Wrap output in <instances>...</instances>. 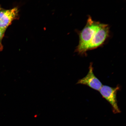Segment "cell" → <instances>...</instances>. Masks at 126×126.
<instances>
[{"label": "cell", "mask_w": 126, "mask_h": 126, "mask_svg": "<svg viewBox=\"0 0 126 126\" xmlns=\"http://www.w3.org/2000/svg\"><path fill=\"white\" fill-rule=\"evenodd\" d=\"M1 45V44L0 43V47Z\"/></svg>", "instance_id": "7"}, {"label": "cell", "mask_w": 126, "mask_h": 126, "mask_svg": "<svg viewBox=\"0 0 126 126\" xmlns=\"http://www.w3.org/2000/svg\"><path fill=\"white\" fill-rule=\"evenodd\" d=\"M77 83L85 85L94 90L99 91L102 86L101 82L94 74L92 63L90 65L87 74L84 78L79 80Z\"/></svg>", "instance_id": "5"}, {"label": "cell", "mask_w": 126, "mask_h": 126, "mask_svg": "<svg viewBox=\"0 0 126 126\" xmlns=\"http://www.w3.org/2000/svg\"><path fill=\"white\" fill-rule=\"evenodd\" d=\"M120 89L119 86L113 88L102 85L99 91L102 97L111 105L113 112L115 114L121 112L118 106L116 97L117 92Z\"/></svg>", "instance_id": "3"}, {"label": "cell", "mask_w": 126, "mask_h": 126, "mask_svg": "<svg viewBox=\"0 0 126 126\" xmlns=\"http://www.w3.org/2000/svg\"><path fill=\"white\" fill-rule=\"evenodd\" d=\"M6 30L0 28V41L1 40L4 35Z\"/></svg>", "instance_id": "6"}, {"label": "cell", "mask_w": 126, "mask_h": 126, "mask_svg": "<svg viewBox=\"0 0 126 126\" xmlns=\"http://www.w3.org/2000/svg\"><path fill=\"white\" fill-rule=\"evenodd\" d=\"M18 13L17 7L8 10L0 9V28L6 30L12 21L17 18Z\"/></svg>", "instance_id": "4"}, {"label": "cell", "mask_w": 126, "mask_h": 126, "mask_svg": "<svg viewBox=\"0 0 126 126\" xmlns=\"http://www.w3.org/2000/svg\"><path fill=\"white\" fill-rule=\"evenodd\" d=\"M99 23L93 20L90 16L89 17L85 26L79 34V42L76 50L79 54H84L89 50L90 44Z\"/></svg>", "instance_id": "1"}, {"label": "cell", "mask_w": 126, "mask_h": 126, "mask_svg": "<svg viewBox=\"0 0 126 126\" xmlns=\"http://www.w3.org/2000/svg\"><path fill=\"white\" fill-rule=\"evenodd\" d=\"M109 32L108 25L99 22L90 44L89 50L94 49L102 45L109 37Z\"/></svg>", "instance_id": "2"}]
</instances>
